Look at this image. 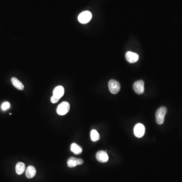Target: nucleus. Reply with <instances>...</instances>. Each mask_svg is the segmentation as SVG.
<instances>
[{"label":"nucleus","mask_w":182,"mask_h":182,"mask_svg":"<svg viewBox=\"0 0 182 182\" xmlns=\"http://www.w3.org/2000/svg\"><path fill=\"white\" fill-rule=\"evenodd\" d=\"M167 112V108L165 107L162 106L157 110L156 112V121L159 125H162L164 121L165 114Z\"/></svg>","instance_id":"1"},{"label":"nucleus","mask_w":182,"mask_h":182,"mask_svg":"<svg viewBox=\"0 0 182 182\" xmlns=\"http://www.w3.org/2000/svg\"><path fill=\"white\" fill-rule=\"evenodd\" d=\"M92 18V14L89 11H85L81 12L78 16V20L82 24L87 23L90 21Z\"/></svg>","instance_id":"2"},{"label":"nucleus","mask_w":182,"mask_h":182,"mask_svg":"<svg viewBox=\"0 0 182 182\" xmlns=\"http://www.w3.org/2000/svg\"><path fill=\"white\" fill-rule=\"evenodd\" d=\"M108 87L110 92L113 94L118 93L120 89V83L114 79L110 80L108 83Z\"/></svg>","instance_id":"3"},{"label":"nucleus","mask_w":182,"mask_h":182,"mask_svg":"<svg viewBox=\"0 0 182 182\" xmlns=\"http://www.w3.org/2000/svg\"><path fill=\"white\" fill-rule=\"evenodd\" d=\"M70 105L67 102H63L58 105L57 108V113L60 115H64L69 112Z\"/></svg>","instance_id":"4"},{"label":"nucleus","mask_w":182,"mask_h":182,"mask_svg":"<svg viewBox=\"0 0 182 182\" xmlns=\"http://www.w3.org/2000/svg\"><path fill=\"white\" fill-rule=\"evenodd\" d=\"M145 126L142 123H138L134 128V133L137 138H142L145 134Z\"/></svg>","instance_id":"5"},{"label":"nucleus","mask_w":182,"mask_h":182,"mask_svg":"<svg viewBox=\"0 0 182 182\" xmlns=\"http://www.w3.org/2000/svg\"><path fill=\"white\" fill-rule=\"evenodd\" d=\"M133 88L135 92L138 94H142L144 93V81L140 80L136 81L133 85Z\"/></svg>","instance_id":"6"},{"label":"nucleus","mask_w":182,"mask_h":182,"mask_svg":"<svg viewBox=\"0 0 182 182\" xmlns=\"http://www.w3.org/2000/svg\"><path fill=\"white\" fill-rule=\"evenodd\" d=\"M96 159H97L98 161L102 162V163H104L108 161L109 159V157H108V154L106 153V152L104 151H99L96 153Z\"/></svg>","instance_id":"7"},{"label":"nucleus","mask_w":182,"mask_h":182,"mask_svg":"<svg viewBox=\"0 0 182 182\" xmlns=\"http://www.w3.org/2000/svg\"><path fill=\"white\" fill-rule=\"evenodd\" d=\"M125 58L128 62L134 63L138 60L139 55L135 53L128 51L125 54Z\"/></svg>","instance_id":"8"},{"label":"nucleus","mask_w":182,"mask_h":182,"mask_svg":"<svg viewBox=\"0 0 182 182\" xmlns=\"http://www.w3.org/2000/svg\"><path fill=\"white\" fill-rule=\"evenodd\" d=\"M64 89L62 86H57L54 89L53 93V96H54L56 98H58V99H60L64 94Z\"/></svg>","instance_id":"9"},{"label":"nucleus","mask_w":182,"mask_h":182,"mask_svg":"<svg viewBox=\"0 0 182 182\" xmlns=\"http://www.w3.org/2000/svg\"><path fill=\"white\" fill-rule=\"evenodd\" d=\"M37 173V171L35 167L32 165H29L27 167L26 170V177L29 179H32L35 176Z\"/></svg>","instance_id":"10"},{"label":"nucleus","mask_w":182,"mask_h":182,"mask_svg":"<svg viewBox=\"0 0 182 182\" xmlns=\"http://www.w3.org/2000/svg\"><path fill=\"white\" fill-rule=\"evenodd\" d=\"M11 82L15 88L19 90L22 91L24 88V86L20 81H19L17 78L13 77L11 79Z\"/></svg>","instance_id":"11"},{"label":"nucleus","mask_w":182,"mask_h":182,"mask_svg":"<svg viewBox=\"0 0 182 182\" xmlns=\"http://www.w3.org/2000/svg\"><path fill=\"white\" fill-rule=\"evenodd\" d=\"M15 170L16 173L19 175L23 174L25 170V164L22 162H19L16 165Z\"/></svg>","instance_id":"12"},{"label":"nucleus","mask_w":182,"mask_h":182,"mask_svg":"<svg viewBox=\"0 0 182 182\" xmlns=\"http://www.w3.org/2000/svg\"><path fill=\"white\" fill-rule=\"evenodd\" d=\"M70 149L71 151L75 154H79L83 151L82 148L76 143H73L71 145Z\"/></svg>","instance_id":"13"},{"label":"nucleus","mask_w":182,"mask_h":182,"mask_svg":"<svg viewBox=\"0 0 182 182\" xmlns=\"http://www.w3.org/2000/svg\"><path fill=\"white\" fill-rule=\"evenodd\" d=\"M78 165V159L73 157H71L68 159V165L69 167L73 168Z\"/></svg>","instance_id":"14"},{"label":"nucleus","mask_w":182,"mask_h":182,"mask_svg":"<svg viewBox=\"0 0 182 182\" xmlns=\"http://www.w3.org/2000/svg\"><path fill=\"white\" fill-rule=\"evenodd\" d=\"M90 136H91V140L92 141L96 142L99 140V134L96 130H92L91 131Z\"/></svg>","instance_id":"15"},{"label":"nucleus","mask_w":182,"mask_h":182,"mask_svg":"<svg viewBox=\"0 0 182 182\" xmlns=\"http://www.w3.org/2000/svg\"><path fill=\"white\" fill-rule=\"evenodd\" d=\"M10 103L8 102H5L2 105V109L3 110L5 111L6 110L8 109L9 108H10Z\"/></svg>","instance_id":"16"},{"label":"nucleus","mask_w":182,"mask_h":182,"mask_svg":"<svg viewBox=\"0 0 182 182\" xmlns=\"http://www.w3.org/2000/svg\"><path fill=\"white\" fill-rule=\"evenodd\" d=\"M59 99H58V98H56L54 96H52V97L51 98V101L52 103H57L59 101Z\"/></svg>","instance_id":"17"},{"label":"nucleus","mask_w":182,"mask_h":182,"mask_svg":"<svg viewBox=\"0 0 182 182\" xmlns=\"http://www.w3.org/2000/svg\"><path fill=\"white\" fill-rule=\"evenodd\" d=\"M84 163V160L81 159H78V165H81Z\"/></svg>","instance_id":"18"}]
</instances>
